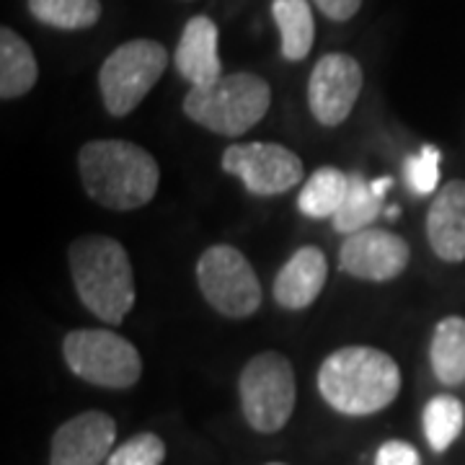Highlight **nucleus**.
<instances>
[{
  "instance_id": "6e6552de",
  "label": "nucleus",
  "mask_w": 465,
  "mask_h": 465,
  "mask_svg": "<svg viewBox=\"0 0 465 465\" xmlns=\"http://www.w3.org/2000/svg\"><path fill=\"white\" fill-rule=\"evenodd\" d=\"M204 300L228 318H249L262 305V284L249 259L232 246H213L197 262Z\"/></svg>"
},
{
  "instance_id": "423d86ee",
  "label": "nucleus",
  "mask_w": 465,
  "mask_h": 465,
  "mask_svg": "<svg viewBox=\"0 0 465 465\" xmlns=\"http://www.w3.org/2000/svg\"><path fill=\"white\" fill-rule=\"evenodd\" d=\"M63 354L73 375L81 381L124 391L143 375V360L133 341L106 329H78L63 341Z\"/></svg>"
},
{
  "instance_id": "4be33fe9",
  "label": "nucleus",
  "mask_w": 465,
  "mask_h": 465,
  "mask_svg": "<svg viewBox=\"0 0 465 465\" xmlns=\"http://www.w3.org/2000/svg\"><path fill=\"white\" fill-rule=\"evenodd\" d=\"M424 437L434 452H445L460 437L465 424V409L455 396H434L424 409Z\"/></svg>"
},
{
  "instance_id": "f3484780",
  "label": "nucleus",
  "mask_w": 465,
  "mask_h": 465,
  "mask_svg": "<svg viewBox=\"0 0 465 465\" xmlns=\"http://www.w3.org/2000/svg\"><path fill=\"white\" fill-rule=\"evenodd\" d=\"M272 16L282 36V54L290 63H300L311 54L316 39V24L308 0H274Z\"/></svg>"
},
{
  "instance_id": "ddd939ff",
  "label": "nucleus",
  "mask_w": 465,
  "mask_h": 465,
  "mask_svg": "<svg viewBox=\"0 0 465 465\" xmlns=\"http://www.w3.org/2000/svg\"><path fill=\"white\" fill-rule=\"evenodd\" d=\"M220 32L217 24L210 16H194L186 21L182 39L176 45L173 63L182 73L183 81H189L192 88L213 85L223 78V63H220Z\"/></svg>"
},
{
  "instance_id": "aec40b11",
  "label": "nucleus",
  "mask_w": 465,
  "mask_h": 465,
  "mask_svg": "<svg viewBox=\"0 0 465 465\" xmlns=\"http://www.w3.org/2000/svg\"><path fill=\"white\" fill-rule=\"evenodd\" d=\"M382 207H385V197L372 192V186L362 179V173H349L347 200L331 217L333 228L341 235L365 231L382 215Z\"/></svg>"
},
{
  "instance_id": "6ab92c4d",
  "label": "nucleus",
  "mask_w": 465,
  "mask_h": 465,
  "mask_svg": "<svg viewBox=\"0 0 465 465\" xmlns=\"http://www.w3.org/2000/svg\"><path fill=\"white\" fill-rule=\"evenodd\" d=\"M347 192L349 173L333 166L318 168L300 189L298 210L305 217L326 220V217H333L341 210V204L347 200Z\"/></svg>"
},
{
  "instance_id": "20e7f679",
  "label": "nucleus",
  "mask_w": 465,
  "mask_h": 465,
  "mask_svg": "<svg viewBox=\"0 0 465 465\" xmlns=\"http://www.w3.org/2000/svg\"><path fill=\"white\" fill-rule=\"evenodd\" d=\"M272 104V88L253 73H231L213 85L192 88L183 99V114L204 130L225 137L249 133Z\"/></svg>"
},
{
  "instance_id": "b1692460",
  "label": "nucleus",
  "mask_w": 465,
  "mask_h": 465,
  "mask_svg": "<svg viewBox=\"0 0 465 465\" xmlns=\"http://www.w3.org/2000/svg\"><path fill=\"white\" fill-rule=\"evenodd\" d=\"M403 173H406V183L414 194L419 197L432 194L440 183V150L434 145H424L416 155H409L403 163Z\"/></svg>"
},
{
  "instance_id": "f257e3e1",
  "label": "nucleus",
  "mask_w": 465,
  "mask_h": 465,
  "mask_svg": "<svg viewBox=\"0 0 465 465\" xmlns=\"http://www.w3.org/2000/svg\"><path fill=\"white\" fill-rule=\"evenodd\" d=\"M318 391L339 414H378L399 396L401 370L381 349L341 347L318 370Z\"/></svg>"
},
{
  "instance_id": "393cba45",
  "label": "nucleus",
  "mask_w": 465,
  "mask_h": 465,
  "mask_svg": "<svg viewBox=\"0 0 465 465\" xmlns=\"http://www.w3.org/2000/svg\"><path fill=\"white\" fill-rule=\"evenodd\" d=\"M375 465H421V455L411 442L388 440L375 452Z\"/></svg>"
},
{
  "instance_id": "9b49d317",
  "label": "nucleus",
  "mask_w": 465,
  "mask_h": 465,
  "mask_svg": "<svg viewBox=\"0 0 465 465\" xmlns=\"http://www.w3.org/2000/svg\"><path fill=\"white\" fill-rule=\"evenodd\" d=\"M409 243L391 231L365 228L347 235L339 249V266L349 277L367 282H391L409 266Z\"/></svg>"
},
{
  "instance_id": "f03ea898",
  "label": "nucleus",
  "mask_w": 465,
  "mask_h": 465,
  "mask_svg": "<svg viewBox=\"0 0 465 465\" xmlns=\"http://www.w3.org/2000/svg\"><path fill=\"white\" fill-rule=\"evenodd\" d=\"M85 194L109 210L145 207L161 183V168L148 150L127 140H94L78 153Z\"/></svg>"
},
{
  "instance_id": "0eeeda50",
  "label": "nucleus",
  "mask_w": 465,
  "mask_h": 465,
  "mask_svg": "<svg viewBox=\"0 0 465 465\" xmlns=\"http://www.w3.org/2000/svg\"><path fill=\"white\" fill-rule=\"evenodd\" d=\"M168 65V50L153 39H133L116 47L99 70V85L106 112L127 116L140 106L150 88L161 81Z\"/></svg>"
},
{
  "instance_id": "5701e85b",
  "label": "nucleus",
  "mask_w": 465,
  "mask_h": 465,
  "mask_svg": "<svg viewBox=\"0 0 465 465\" xmlns=\"http://www.w3.org/2000/svg\"><path fill=\"white\" fill-rule=\"evenodd\" d=\"M166 460V442L153 432L134 434L109 455L106 465H161Z\"/></svg>"
},
{
  "instance_id": "9d476101",
  "label": "nucleus",
  "mask_w": 465,
  "mask_h": 465,
  "mask_svg": "<svg viewBox=\"0 0 465 465\" xmlns=\"http://www.w3.org/2000/svg\"><path fill=\"white\" fill-rule=\"evenodd\" d=\"M362 84H365V73L351 54L344 52L323 54L308 81L311 114L323 127H339L351 114L354 104L362 94Z\"/></svg>"
},
{
  "instance_id": "39448f33",
  "label": "nucleus",
  "mask_w": 465,
  "mask_h": 465,
  "mask_svg": "<svg viewBox=\"0 0 465 465\" xmlns=\"http://www.w3.org/2000/svg\"><path fill=\"white\" fill-rule=\"evenodd\" d=\"M241 409L251 430L274 434L282 430L295 411V372L290 360L280 351H262L251 357L241 381Z\"/></svg>"
},
{
  "instance_id": "f8f14e48",
  "label": "nucleus",
  "mask_w": 465,
  "mask_h": 465,
  "mask_svg": "<svg viewBox=\"0 0 465 465\" xmlns=\"http://www.w3.org/2000/svg\"><path fill=\"white\" fill-rule=\"evenodd\" d=\"M116 424L104 411H84L54 432L50 465H101L114 452Z\"/></svg>"
},
{
  "instance_id": "a211bd4d",
  "label": "nucleus",
  "mask_w": 465,
  "mask_h": 465,
  "mask_svg": "<svg viewBox=\"0 0 465 465\" xmlns=\"http://www.w3.org/2000/svg\"><path fill=\"white\" fill-rule=\"evenodd\" d=\"M430 360L440 382L460 385L465 381V318L448 316L437 323Z\"/></svg>"
},
{
  "instance_id": "1a4fd4ad",
  "label": "nucleus",
  "mask_w": 465,
  "mask_h": 465,
  "mask_svg": "<svg viewBox=\"0 0 465 465\" xmlns=\"http://www.w3.org/2000/svg\"><path fill=\"white\" fill-rule=\"evenodd\" d=\"M223 171L241 179L256 197L284 194L302 179V161L277 143H238L223 153Z\"/></svg>"
},
{
  "instance_id": "2eb2a0df",
  "label": "nucleus",
  "mask_w": 465,
  "mask_h": 465,
  "mask_svg": "<svg viewBox=\"0 0 465 465\" xmlns=\"http://www.w3.org/2000/svg\"><path fill=\"white\" fill-rule=\"evenodd\" d=\"M329 277V264L323 251L316 246H302L295 251L274 280V300L287 311H302L313 305L323 292Z\"/></svg>"
},
{
  "instance_id": "dca6fc26",
  "label": "nucleus",
  "mask_w": 465,
  "mask_h": 465,
  "mask_svg": "<svg viewBox=\"0 0 465 465\" xmlns=\"http://www.w3.org/2000/svg\"><path fill=\"white\" fill-rule=\"evenodd\" d=\"M39 78L32 47L14 29H0V96L5 101L29 94Z\"/></svg>"
},
{
  "instance_id": "cd10ccee",
  "label": "nucleus",
  "mask_w": 465,
  "mask_h": 465,
  "mask_svg": "<svg viewBox=\"0 0 465 465\" xmlns=\"http://www.w3.org/2000/svg\"><path fill=\"white\" fill-rule=\"evenodd\" d=\"M266 465H284V463H266Z\"/></svg>"
},
{
  "instance_id": "bb28decb",
  "label": "nucleus",
  "mask_w": 465,
  "mask_h": 465,
  "mask_svg": "<svg viewBox=\"0 0 465 465\" xmlns=\"http://www.w3.org/2000/svg\"><path fill=\"white\" fill-rule=\"evenodd\" d=\"M385 215L391 217V220H396V217H399V207H388V210H385Z\"/></svg>"
},
{
  "instance_id": "4468645a",
  "label": "nucleus",
  "mask_w": 465,
  "mask_h": 465,
  "mask_svg": "<svg viewBox=\"0 0 465 465\" xmlns=\"http://www.w3.org/2000/svg\"><path fill=\"white\" fill-rule=\"evenodd\" d=\"M427 238L432 251L450 264L465 262V182H448L434 197L427 215Z\"/></svg>"
},
{
  "instance_id": "412c9836",
  "label": "nucleus",
  "mask_w": 465,
  "mask_h": 465,
  "mask_svg": "<svg viewBox=\"0 0 465 465\" xmlns=\"http://www.w3.org/2000/svg\"><path fill=\"white\" fill-rule=\"evenodd\" d=\"M29 11L36 21L63 32L91 29L101 18L99 0H29Z\"/></svg>"
},
{
  "instance_id": "a878e982",
  "label": "nucleus",
  "mask_w": 465,
  "mask_h": 465,
  "mask_svg": "<svg viewBox=\"0 0 465 465\" xmlns=\"http://www.w3.org/2000/svg\"><path fill=\"white\" fill-rule=\"evenodd\" d=\"M313 3L321 8V14L331 21H349L362 5V0H313Z\"/></svg>"
},
{
  "instance_id": "7ed1b4c3",
  "label": "nucleus",
  "mask_w": 465,
  "mask_h": 465,
  "mask_svg": "<svg viewBox=\"0 0 465 465\" xmlns=\"http://www.w3.org/2000/svg\"><path fill=\"white\" fill-rule=\"evenodd\" d=\"M67 256L85 308L106 323H122L134 305V274L124 246L109 235H84Z\"/></svg>"
}]
</instances>
